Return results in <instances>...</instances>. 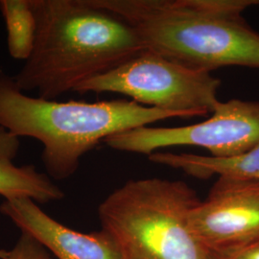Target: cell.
Instances as JSON below:
<instances>
[{
  "instance_id": "cell-1",
  "label": "cell",
  "mask_w": 259,
  "mask_h": 259,
  "mask_svg": "<svg viewBox=\"0 0 259 259\" xmlns=\"http://www.w3.org/2000/svg\"><path fill=\"white\" fill-rule=\"evenodd\" d=\"M37 19L32 54L14 79L23 93L56 100L144 50L128 21L91 0H30Z\"/></svg>"
},
{
  "instance_id": "cell-2",
  "label": "cell",
  "mask_w": 259,
  "mask_h": 259,
  "mask_svg": "<svg viewBox=\"0 0 259 259\" xmlns=\"http://www.w3.org/2000/svg\"><path fill=\"white\" fill-rule=\"evenodd\" d=\"M128 21L144 49L190 69H259V33L242 13L259 0H91Z\"/></svg>"
},
{
  "instance_id": "cell-3",
  "label": "cell",
  "mask_w": 259,
  "mask_h": 259,
  "mask_svg": "<svg viewBox=\"0 0 259 259\" xmlns=\"http://www.w3.org/2000/svg\"><path fill=\"white\" fill-rule=\"evenodd\" d=\"M170 118L181 117L132 100L59 102L30 96L0 69V128L39 141L47 174L56 181L73 176L81 158L112 135Z\"/></svg>"
},
{
  "instance_id": "cell-4",
  "label": "cell",
  "mask_w": 259,
  "mask_h": 259,
  "mask_svg": "<svg viewBox=\"0 0 259 259\" xmlns=\"http://www.w3.org/2000/svg\"><path fill=\"white\" fill-rule=\"evenodd\" d=\"M200 202L183 181L131 180L103 201L98 216L125 259H215L189 224Z\"/></svg>"
},
{
  "instance_id": "cell-5",
  "label": "cell",
  "mask_w": 259,
  "mask_h": 259,
  "mask_svg": "<svg viewBox=\"0 0 259 259\" xmlns=\"http://www.w3.org/2000/svg\"><path fill=\"white\" fill-rule=\"evenodd\" d=\"M221 80L148 49L111 71L82 83L75 93H117L139 105L176 113L181 118L207 116L220 102Z\"/></svg>"
},
{
  "instance_id": "cell-6",
  "label": "cell",
  "mask_w": 259,
  "mask_h": 259,
  "mask_svg": "<svg viewBox=\"0 0 259 259\" xmlns=\"http://www.w3.org/2000/svg\"><path fill=\"white\" fill-rule=\"evenodd\" d=\"M110 148L152 155L159 149L196 146L211 157H235L259 142V102L232 99L218 103L210 117L184 127H149L112 135L104 140Z\"/></svg>"
},
{
  "instance_id": "cell-7",
  "label": "cell",
  "mask_w": 259,
  "mask_h": 259,
  "mask_svg": "<svg viewBox=\"0 0 259 259\" xmlns=\"http://www.w3.org/2000/svg\"><path fill=\"white\" fill-rule=\"evenodd\" d=\"M198 239L213 253L259 239V182L219 177L189 214Z\"/></svg>"
},
{
  "instance_id": "cell-8",
  "label": "cell",
  "mask_w": 259,
  "mask_h": 259,
  "mask_svg": "<svg viewBox=\"0 0 259 259\" xmlns=\"http://www.w3.org/2000/svg\"><path fill=\"white\" fill-rule=\"evenodd\" d=\"M0 213L38 241L56 259H125L111 234L77 232L48 215L31 199L5 200Z\"/></svg>"
},
{
  "instance_id": "cell-9",
  "label": "cell",
  "mask_w": 259,
  "mask_h": 259,
  "mask_svg": "<svg viewBox=\"0 0 259 259\" xmlns=\"http://www.w3.org/2000/svg\"><path fill=\"white\" fill-rule=\"evenodd\" d=\"M149 159L157 164L182 169L188 175L208 179L213 175L259 182V142L250 151L231 157L156 152Z\"/></svg>"
},
{
  "instance_id": "cell-10",
  "label": "cell",
  "mask_w": 259,
  "mask_h": 259,
  "mask_svg": "<svg viewBox=\"0 0 259 259\" xmlns=\"http://www.w3.org/2000/svg\"><path fill=\"white\" fill-rule=\"evenodd\" d=\"M0 196L5 200L31 199L40 204L60 201L65 193L35 165L19 166L12 159L0 158Z\"/></svg>"
},
{
  "instance_id": "cell-11",
  "label": "cell",
  "mask_w": 259,
  "mask_h": 259,
  "mask_svg": "<svg viewBox=\"0 0 259 259\" xmlns=\"http://www.w3.org/2000/svg\"><path fill=\"white\" fill-rule=\"evenodd\" d=\"M0 13L7 32L10 56L26 61L35 46L37 19L30 0H0Z\"/></svg>"
},
{
  "instance_id": "cell-12",
  "label": "cell",
  "mask_w": 259,
  "mask_h": 259,
  "mask_svg": "<svg viewBox=\"0 0 259 259\" xmlns=\"http://www.w3.org/2000/svg\"><path fill=\"white\" fill-rule=\"evenodd\" d=\"M3 259H56L48 250L33 236L21 232L15 246L7 250Z\"/></svg>"
},
{
  "instance_id": "cell-13",
  "label": "cell",
  "mask_w": 259,
  "mask_h": 259,
  "mask_svg": "<svg viewBox=\"0 0 259 259\" xmlns=\"http://www.w3.org/2000/svg\"><path fill=\"white\" fill-rule=\"evenodd\" d=\"M215 259H259V239L232 250L215 253Z\"/></svg>"
},
{
  "instance_id": "cell-14",
  "label": "cell",
  "mask_w": 259,
  "mask_h": 259,
  "mask_svg": "<svg viewBox=\"0 0 259 259\" xmlns=\"http://www.w3.org/2000/svg\"><path fill=\"white\" fill-rule=\"evenodd\" d=\"M19 139L0 128V158L14 159L19 153Z\"/></svg>"
},
{
  "instance_id": "cell-15",
  "label": "cell",
  "mask_w": 259,
  "mask_h": 259,
  "mask_svg": "<svg viewBox=\"0 0 259 259\" xmlns=\"http://www.w3.org/2000/svg\"><path fill=\"white\" fill-rule=\"evenodd\" d=\"M7 253V250H4V249H0V259H3L5 257Z\"/></svg>"
}]
</instances>
